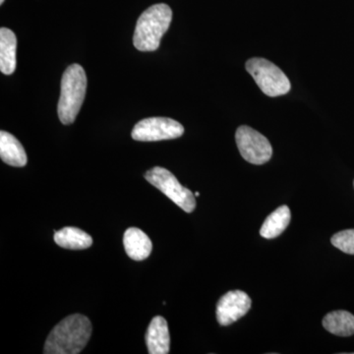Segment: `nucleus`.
Masks as SVG:
<instances>
[{
  "label": "nucleus",
  "instance_id": "ddd939ff",
  "mask_svg": "<svg viewBox=\"0 0 354 354\" xmlns=\"http://www.w3.org/2000/svg\"><path fill=\"white\" fill-rule=\"evenodd\" d=\"M55 232L53 239H55V243L62 248L82 250V249H87L92 246V237L80 228L66 227L58 232L55 230Z\"/></svg>",
  "mask_w": 354,
  "mask_h": 354
},
{
  "label": "nucleus",
  "instance_id": "20e7f679",
  "mask_svg": "<svg viewBox=\"0 0 354 354\" xmlns=\"http://www.w3.org/2000/svg\"><path fill=\"white\" fill-rule=\"evenodd\" d=\"M246 70L261 91L269 97H279L290 91V79L283 70L265 58L254 57L246 62Z\"/></svg>",
  "mask_w": 354,
  "mask_h": 354
},
{
  "label": "nucleus",
  "instance_id": "6e6552de",
  "mask_svg": "<svg viewBox=\"0 0 354 354\" xmlns=\"http://www.w3.org/2000/svg\"><path fill=\"white\" fill-rule=\"evenodd\" d=\"M251 304V298L244 291H228L216 304V320L221 326L232 325L248 313Z\"/></svg>",
  "mask_w": 354,
  "mask_h": 354
},
{
  "label": "nucleus",
  "instance_id": "0eeeda50",
  "mask_svg": "<svg viewBox=\"0 0 354 354\" xmlns=\"http://www.w3.org/2000/svg\"><path fill=\"white\" fill-rule=\"evenodd\" d=\"M184 127L176 120L167 118H150L140 121L133 128L131 136L136 141L155 142L183 136Z\"/></svg>",
  "mask_w": 354,
  "mask_h": 354
},
{
  "label": "nucleus",
  "instance_id": "6ab92c4d",
  "mask_svg": "<svg viewBox=\"0 0 354 354\" xmlns=\"http://www.w3.org/2000/svg\"><path fill=\"white\" fill-rule=\"evenodd\" d=\"M353 184H354V183H353Z\"/></svg>",
  "mask_w": 354,
  "mask_h": 354
},
{
  "label": "nucleus",
  "instance_id": "a211bd4d",
  "mask_svg": "<svg viewBox=\"0 0 354 354\" xmlns=\"http://www.w3.org/2000/svg\"><path fill=\"white\" fill-rule=\"evenodd\" d=\"M4 0H0V4H3Z\"/></svg>",
  "mask_w": 354,
  "mask_h": 354
},
{
  "label": "nucleus",
  "instance_id": "423d86ee",
  "mask_svg": "<svg viewBox=\"0 0 354 354\" xmlns=\"http://www.w3.org/2000/svg\"><path fill=\"white\" fill-rule=\"evenodd\" d=\"M235 141L244 160L253 165H264L271 160L272 148L269 140L253 128L241 127L235 133Z\"/></svg>",
  "mask_w": 354,
  "mask_h": 354
},
{
  "label": "nucleus",
  "instance_id": "1a4fd4ad",
  "mask_svg": "<svg viewBox=\"0 0 354 354\" xmlns=\"http://www.w3.org/2000/svg\"><path fill=\"white\" fill-rule=\"evenodd\" d=\"M146 344L150 354H167L171 348V335L165 318H153L146 333Z\"/></svg>",
  "mask_w": 354,
  "mask_h": 354
},
{
  "label": "nucleus",
  "instance_id": "f8f14e48",
  "mask_svg": "<svg viewBox=\"0 0 354 354\" xmlns=\"http://www.w3.org/2000/svg\"><path fill=\"white\" fill-rule=\"evenodd\" d=\"M17 39L7 28L0 29V70L6 75H11L16 69Z\"/></svg>",
  "mask_w": 354,
  "mask_h": 354
},
{
  "label": "nucleus",
  "instance_id": "f03ea898",
  "mask_svg": "<svg viewBox=\"0 0 354 354\" xmlns=\"http://www.w3.org/2000/svg\"><path fill=\"white\" fill-rule=\"evenodd\" d=\"M172 19L171 7L160 3L151 6L140 16L135 28L133 44L140 51H155Z\"/></svg>",
  "mask_w": 354,
  "mask_h": 354
},
{
  "label": "nucleus",
  "instance_id": "f257e3e1",
  "mask_svg": "<svg viewBox=\"0 0 354 354\" xmlns=\"http://www.w3.org/2000/svg\"><path fill=\"white\" fill-rule=\"evenodd\" d=\"M92 324L87 317L74 314L57 324L44 344L46 354H78L87 346Z\"/></svg>",
  "mask_w": 354,
  "mask_h": 354
},
{
  "label": "nucleus",
  "instance_id": "4468645a",
  "mask_svg": "<svg viewBox=\"0 0 354 354\" xmlns=\"http://www.w3.org/2000/svg\"><path fill=\"white\" fill-rule=\"evenodd\" d=\"M290 209L281 206L268 216L261 227V236L266 239H277L286 230L290 223Z\"/></svg>",
  "mask_w": 354,
  "mask_h": 354
},
{
  "label": "nucleus",
  "instance_id": "7ed1b4c3",
  "mask_svg": "<svg viewBox=\"0 0 354 354\" xmlns=\"http://www.w3.org/2000/svg\"><path fill=\"white\" fill-rule=\"evenodd\" d=\"M87 76L85 70L79 64L70 65L62 79V92L58 102L57 113L65 125L71 124L85 99Z\"/></svg>",
  "mask_w": 354,
  "mask_h": 354
},
{
  "label": "nucleus",
  "instance_id": "9d476101",
  "mask_svg": "<svg viewBox=\"0 0 354 354\" xmlns=\"http://www.w3.org/2000/svg\"><path fill=\"white\" fill-rule=\"evenodd\" d=\"M123 244L127 255L134 261L145 260L152 252V241L137 227L128 228L123 236Z\"/></svg>",
  "mask_w": 354,
  "mask_h": 354
},
{
  "label": "nucleus",
  "instance_id": "dca6fc26",
  "mask_svg": "<svg viewBox=\"0 0 354 354\" xmlns=\"http://www.w3.org/2000/svg\"><path fill=\"white\" fill-rule=\"evenodd\" d=\"M330 242L342 252L354 255V230L337 232L332 237Z\"/></svg>",
  "mask_w": 354,
  "mask_h": 354
},
{
  "label": "nucleus",
  "instance_id": "39448f33",
  "mask_svg": "<svg viewBox=\"0 0 354 354\" xmlns=\"http://www.w3.org/2000/svg\"><path fill=\"white\" fill-rule=\"evenodd\" d=\"M145 178L186 213H192L196 208L195 194L181 185L176 177L164 167H153L146 172Z\"/></svg>",
  "mask_w": 354,
  "mask_h": 354
},
{
  "label": "nucleus",
  "instance_id": "f3484780",
  "mask_svg": "<svg viewBox=\"0 0 354 354\" xmlns=\"http://www.w3.org/2000/svg\"><path fill=\"white\" fill-rule=\"evenodd\" d=\"M199 192H195V196L198 197L199 196Z\"/></svg>",
  "mask_w": 354,
  "mask_h": 354
},
{
  "label": "nucleus",
  "instance_id": "2eb2a0df",
  "mask_svg": "<svg viewBox=\"0 0 354 354\" xmlns=\"http://www.w3.org/2000/svg\"><path fill=\"white\" fill-rule=\"evenodd\" d=\"M323 326L330 334L349 337L354 335V316L344 310L333 311L324 317Z\"/></svg>",
  "mask_w": 354,
  "mask_h": 354
},
{
  "label": "nucleus",
  "instance_id": "9b49d317",
  "mask_svg": "<svg viewBox=\"0 0 354 354\" xmlns=\"http://www.w3.org/2000/svg\"><path fill=\"white\" fill-rule=\"evenodd\" d=\"M0 157L11 167H23L28 162L27 153L22 144L6 131L0 132Z\"/></svg>",
  "mask_w": 354,
  "mask_h": 354
}]
</instances>
